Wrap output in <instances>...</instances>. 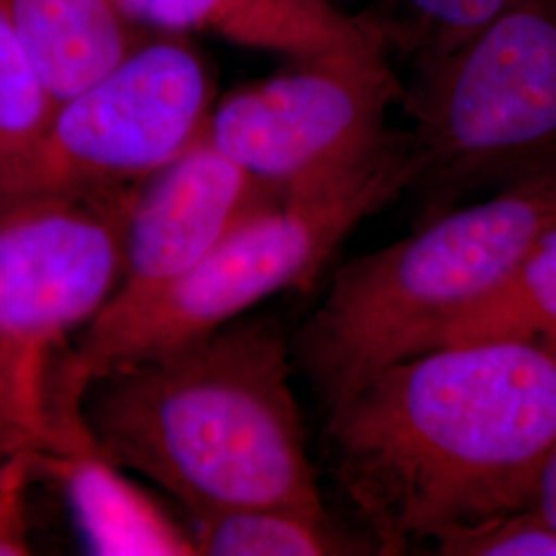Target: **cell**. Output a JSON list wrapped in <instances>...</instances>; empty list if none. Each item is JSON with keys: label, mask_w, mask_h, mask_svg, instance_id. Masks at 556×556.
I'll use <instances>...</instances> for the list:
<instances>
[{"label": "cell", "mask_w": 556, "mask_h": 556, "mask_svg": "<svg viewBox=\"0 0 556 556\" xmlns=\"http://www.w3.org/2000/svg\"><path fill=\"white\" fill-rule=\"evenodd\" d=\"M34 475L29 450H17L0 462V556L31 555L25 521V489Z\"/></svg>", "instance_id": "18"}, {"label": "cell", "mask_w": 556, "mask_h": 556, "mask_svg": "<svg viewBox=\"0 0 556 556\" xmlns=\"http://www.w3.org/2000/svg\"><path fill=\"white\" fill-rule=\"evenodd\" d=\"M420 219L484 188L556 169V0H514L472 38L413 68L402 101Z\"/></svg>", "instance_id": "5"}, {"label": "cell", "mask_w": 556, "mask_h": 556, "mask_svg": "<svg viewBox=\"0 0 556 556\" xmlns=\"http://www.w3.org/2000/svg\"><path fill=\"white\" fill-rule=\"evenodd\" d=\"M431 542L443 556H556V530L534 507L447 528Z\"/></svg>", "instance_id": "17"}, {"label": "cell", "mask_w": 556, "mask_h": 556, "mask_svg": "<svg viewBox=\"0 0 556 556\" xmlns=\"http://www.w3.org/2000/svg\"><path fill=\"white\" fill-rule=\"evenodd\" d=\"M83 396L68 379H50L48 435L29 452L36 475L62 486L89 551L103 556H197L192 532L101 452L83 417Z\"/></svg>", "instance_id": "10"}, {"label": "cell", "mask_w": 556, "mask_h": 556, "mask_svg": "<svg viewBox=\"0 0 556 556\" xmlns=\"http://www.w3.org/2000/svg\"><path fill=\"white\" fill-rule=\"evenodd\" d=\"M197 555L334 556L378 553L344 532L326 509L254 505L192 517Z\"/></svg>", "instance_id": "13"}, {"label": "cell", "mask_w": 556, "mask_h": 556, "mask_svg": "<svg viewBox=\"0 0 556 556\" xmlns=\"http://www.w3.org/2000/svg\"><path fill=\"white\" fill-rule=\"evenodd\" d=\"M514 0H378L361 21L386 52L413 60V68L438 60L472 38Z\"/></svg>", "instance_id": "15"}, {"label": "cell", "mask_w": 556, "mask_h": 556, "mask_svg": "<svg viewBox=\"0 0 556 556\" xmlns=\"http://www.w3.org/2000/svg\"><path fill=\"white\" fill-rule=\"evenodd\" d=\"M139 184L0 202V381L17 450L43 443L66 338L118 289Z\"/></svg>", "instance_id": "6"}, {"label": "cell", "mask_w": 556, "mask_h": 556, "mask_svg": "<svg viewBox=\"0 0 556 556\" xmlns=\"http://www.w3.org/2000/svg\"><path fill=\"white\" fill-rule=\"evenodd\" d=\"M556 220V169L454 206L344 264L291 338L326 410L381 369L431 351L454 319L497 293Z\"/></svg>", "instance_id": "3"}, {"label": "cell", "mask_w": 556, "mask_h": 556, "mask_svg": "<svg viewBox=\"0 0 556 556\" xmlns=\"http://www.w3.org/2000/svg\"><path fill=\"white\" fill-rule=\"evenodd\" d=\"M54 110L56 101L0 9V165L40 139Z\"/></svg>", "instance_id": "16"}, {"label": "cell", "mask_w": 556, "mask_h": 556, "mask_svg": "<svg viewBox=\"0 0 556 556\" xmlns=\"http://www.w3.org/2000/svg\"><path fill=\"white\" fill-rule=\"evenodd\" d=\"M13 452H17V445H15V438H13V431H11L7 402H4V392H2V381H0V462Z\"/></svg>", "instance_id": "20"}, {"label": "cell", "mask_w": 556, "mask_h": 556, "mask_svg": "<svg viewBox=\"0 0 556 556\" xmlns=\"http://www.w3.org/2000/svg\"><path fill=\"white\" fill-rule=\"evenodd\" d=\"M215 77L186 36L147 38L103 79L56 103L40 139L0 165V202L139 184L204 135Z\"/></svg>", "instance_id": "7"}, {"label": "cell", "mask_w": 556, "mask_h": 556, "mask_svg": "<svg viewBox=\"0 0 556 556\" xmlns=\"http://www.w3.org/2000/svg\"><path fill=\"white\" fill-rule=\"evenodd\" d=\"M418 163L408 132L357 172L260 208L220 239L188 275L118 319H96L62 365L80 386L105 367L208 334L282 291L309 289L338 248L413 188Z\"/></svg>", "instance_id": "4"}, {"label": "cell", "mask_w": 556, "mask_h": 556, "mask_svg": "<svg viewBox=\"0 0 556 556\" xmlns=\"http://www.w3.org/2000/svg\"><path fill=\"white\" fill-rule=\"evenodd\" d=\"M291 338L275 319H233L89 381L83 417L124 472L190 517L285 505L326 509L291 383Z\"/></svg>", "instance_id": "2"}, {"label": "cell", "mask_w": 556, "mask_h": 556, "mask_svg": "<svg viewBox=\"0 0 556 556\" xmlns=\"http://www.w3.org/2000/svg\"><path fill=\"white\" fill-rule=\"evenodd\" d=\"M532 507L556 530V441L540 470Z\"/></svg>", "instance_id": "19"}, {"label": "cell", "mask_w": 556, "mask_h": 556, "mask_svg": "<svg viewBox=\"0 0 556 556\" xmlns=\"http://www.w3.org/2000/svg\"><path fill=\"white\" fill-rule=\"evenodd\" d=\"M404 85L379 46L295 60L215 101L204 137L282 197L334 184L376 160L394 135Z\"/></svg>", "instance_id": "8"}, {"label": "cell", "mask_w": 556, "mask_h": 556, "mask_svg": "<svg viewBox=\"0 0 556 556\" xmlns=\"http://www.w3.org/2000/svg\"><path fill=\"white\" fill-rule=\"evenodd\" d=\"M56 103L110 75L142 41L116 0H0Z\"/></svg>", "instance_id": "12"}, {"label": "cell", "mask_w": 556, "mask_h": 556, "mask_svg": "<svg viewBox=\"0 0 556 556\" xmlns=\"http://www.w3.org/2000/svg\"><path fill=\"white\" fill-rule=\"evenodd\" d=\"M326 439L378 555L532 507L556 441V353L526 340L418 353L328 408Z\"/></svg>", "instance_id": "1"}, {"label": "cell", "mask_w": 556, "mask_h": 556, "mask_svg": "<svg viewBox=\"0 0 556 556\" xmlns=\"http://www.w3.org/2000/svg\"><path fill=\"white\" fill-rule=\"evenodd\" d=\"M116 4L144 29L179 36L199 31L293 60L379 43L361 17L344 13L337 0H116Z\"/></svg>", "instance_id": "11"}, {"label": "cell", "mask_w": 556, "mask_h": 556, "mask_svg": "<svg viewBox=\"0 0 556 556\" xmlns=\"http://www.w3.org/2000/svg\"><path fill=\"white\" fill-rule=\"evenodd\" d=\"M280 199V192L248 174L202 135L140 181L126 225L118 289L96 319L122 318L157 298L239 223Z\"/></svg>", "instance_id": "9"}, {"label": "cell", "mask_w": 556, "mask_h": 556, "mask_svg": "<svg viewBox=\"0 0 556 556\" xmlns=\"http://www.w3.org/2000/svg\"><path fill=\"white\" fill-rule=\"evenodd\" d=\"M482 340H526L556 353V220L497 293L443 328L431 349Z\"/></svg>", "instance_id": "14"}]
</instances>
